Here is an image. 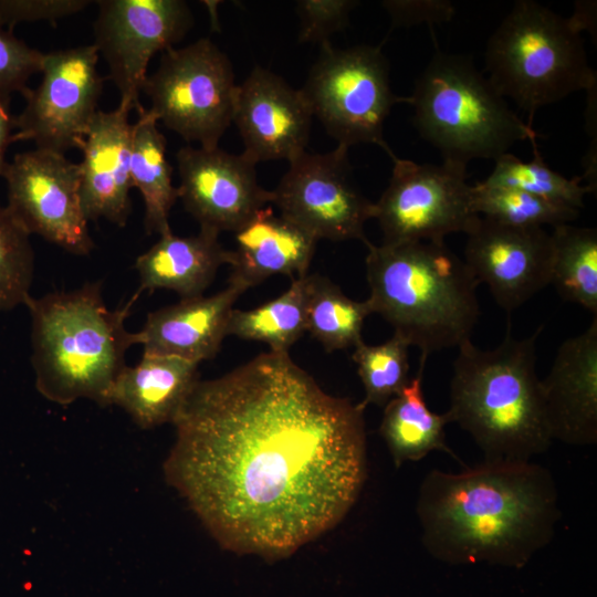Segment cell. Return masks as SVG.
Segmentation results:
<instances>
[{
    "label": "cell",
    "instance_id": "obj_1",
    "mask_svg": "<svg viewBox=\"0 0 597 597\" xmlns=\"http://www.w3.org/2000/svg\"><path fill=\"white\" fill-rule=\"evenodd\" d=\"M364 407L269 350L198 380L172 421L167 482L224 548L274 559L336 526L366 478Z\"/></svg>",
    "mask_w": 597,
    "mask_h": 597
},
{
    "label": "cell",
    "instance_id": "obj_2",
    "mask_svg": "<svg viewBox=\"0 0 597 597\" xmlns=\"http://www.w3.org/2000/svg\"><path fill=\"white\" fill-rule=\"evenodd\" d=\"M416 512L433 558L513 568L551 543L561 517L551 471L505 460H483L459 473L431 470L420 484Z\"/></svg>",
    "mask_w": 597,
    "mask_h": 597
},
{
    "label": "cell",
    "instance_id": "obj_3",
    "mask_svg": "<svg viewBox=\"0 0 597 597\" xmlns=\"http://www.w3.org/2000/svg\"><path fill=\"white\" fill-rule=\"evenodd\" d=\"M542 329L515 338L509 318L498 347L481 349L471 339L458 347L446 415L472 437L484 460L531 461L553 441L535 369Z\"/></svg>",
    "mask_w": 597,
    "mask_h": 597
},
{
    "label": "cell",
    "instance_id": "obj_4",
    "mask_svg": "<svg viewBox=\"0 0 597 597\" xmlns=\"http://www.w3.org/2000/svg\"><path fill=\"white\" fill-rule=\"evenodd\" d=\"M365 244L371 313L420 350V363L471 339L480 316L479 283L444 242Z\"/></svg>",
    "mask_w": 597,
    "mask_h": 597
},
{
    "label": "cell",
    "instance_id": "obj_5",
    "mask_svg": "<svg viewBox=\"0 0 597 597\" xmlns=\"http://www.w3.org/2000/svg\"><path fill=\"white\" fill-rule=\"evenodd\" d=\"M140 290L122 307L111 310L101 282L80 289L28 296L31 363L35 387L48 400L66 406L86 398L109 405L112 388L136 344L125 327Z\"/></svg>",
    "mask_w": 597,
    "mask_h": 597
},
{
    "label": "cell",
    "instance_id": "obj_6",
    "mask_svg": "<svg viewBox=\"0 0 597 597\" xmlns=\"http://www.w3.org/2000/svg\"><path fill=\"white\" fill-rule=\"evenodd\" d=\"M407 103L416 129L443 160L465 166L478 158L495 160L515 143L537 139L465 55L437 50Z\"/></svg>",
    "mask_w": 597,
    "mask_h": 597
},
{
    "label": "cell",
    "instance_id": "obj_7",
    "mask_svg": "<svg viewBox=\"0 0 597 597\" xmlns=\"http://www.w3.org/2000/svg\"><path fill=\"white\" fill-rule=\"evenodd\" d=\"M486 77L527 113L596 86L579 29L547 7L519 0L489 38Z\"/></svg>",
    "mask_w": 597,
    "mask_h": 597
},
{
    "label": "cell",
    "instance_id": "obj_8",
    "mask_svg": "<svg viewBox=\"0 0 597 597\" xmlns=\"http://www.w3.org/2000/svg\"><path fill=\"white\" fill-rule=\"evenodd\" d=\"M313 116L337 145L375 144L396 158L384 138L392 106L407 103L391 90L388 61L379 46L334 48L321 44L301 88Z\"/></svg>",
    "mask_w": 597,
    "mask_h": 597
},
{
    "label": "cell",
    "instance_id": "obj_9",
    "mask_svg": "<svg viewBox=\"0 0 597 597\" xmlns=\"http://www.w3.org/2000/svg\"><path fill=\"white\" fill-rule=\"evenodd\" d=\"M238 84L229 57L207 38L161 52L143 92L168 129L202 148L219 147L233 119Z\"/></svg>",
    "mask_w": 597,
    "mask_h": 597
},
{
    "label": "cell",
    "instance_id": "obj_10",
    "mask_svg": "<svg viewBox=\"0 0 597 597\" xmlns=\"http://www.w3.org/2000/svg\"><path fill=\"white\" fill-rule=\"evenodd\" d=\"M389 184L375 202L383 244L443 243L451 233H468L478 218L472 210L467 166L394 158Z\"/></svg>",
    "mask_w": 597,
    "mask_h": 597
},
{
    "label": "cell",
    "instance_id": "obj_11",
    "mask_svg": "<svg viewBox=\"0 0 597 597\" xmlns=\"http://www.w3.org/2000/svg\"><path fill=\"white\" fill-rule=\"evenodd\" d=\"M98 57L93 44L45 53L41 81L29 88L25 106L15 116L13 143L32 140L35 148L64 155L80 149L104 85Z\"/></svg>",
    "mask_w": 597,
    "mask_h": 597
},
{
    "label": "cell",
    "instance_id": "obj_12",
    "mask_svg": "<svg viewBox=\"0 0 597 597\" xmlns=\"http://www.w3.org/2000/svg\"><path fill=\"white\" fill-rule=\"evenodd\" d=\"M94 43L121 94L119 105L140 109L150 60L180 42L193 25L182 0H100Z\"/></svg>",
    "mask_w": 597,
    "mask_h": 597
},
{
    "label": "cell",
    "instance_id": "obj_13",
    "mask_svg": "<svg viewBox=\"0 0 597 597\" xmlns=\"http://www.w3.org/2000/svg\"><path fill=\"white\" fill-rule=\"evenodd\" d=\"M348 148L337 145L328 153L304 151L290 161L272 190V203L316 240H362L365 223L375 216V202L352 179Z\"/></svg>",
    "mask_w": 597,
    "mask_h": 597
},
{
    "label": "cell",
    "instance_id": "obj_14",
    "mask_svg": "<svg viewBox=\"0 0 597 597\" xmlns=\"http://www.w3.org/2000/svg\"><path fill=\"white\" fill-rule=\"evenodd\" d=\"M7 208L31 234L77 255L88 254L90 235L80 197V165L64 154L34 148L7 164Z\"/></svg>",
    "mask_w": 597,
    "mask_h": 597
},
{
    "label": "cell",
    "instance_id": "obj_15",
    "mask_svg": "<svg viewBox=\"0 0 597 597\" xmlns=\"http://www.w3.org/2000/svg\"><path fill=\"white\" fill-rule=\"evenodd\" d=\"M176 160L179 199L200 228L237 232L272 203V190L260 186L256 165L243 154L185 146Z\"/></svg>",
    "mask_w": 597,
    "mask_h": 597
},
{
    "label": "cell",
    "instance_id": "obj_16",
    "mask_svg": "<svg viewBox=\"0 0 597 597\" xmlns=\"http://www.w3.org/2000/svg\"><path fill=\"white\" fill-rule=\"evenodd\" d=\"M465 234L463 261L507 315L551 284L552 240L543 228L479 217Z\"/></svg>",
    "mask_w": 597,
    "mask_h": 597
},
{
    "label": "cell",
    "instance_id": "obj_17",
    "mask_svg": "<svg viewBox=\"0 0 597 597\" xmlns=\"http://www.w3.org/2000/svg\"><path fill=\"white\" fill-rule=\"evenodd\" d=\"M313 114L301 90L274 72L254 66L238 84L233 119L243 155L255 165L285 159L306 150Z\"/></svg>",
    "mask_w": 597,
    "mask_h": 597
},
{
    "label": "cell",
    "instance_id": "obj_18",
    "mask_svg": "<svg viewBox=\"0 0 597 597\" xmlns=\"http://www.w3.org/2000/svg\"><path fill=\"white\" fill-rule=\"evenodd\" d=\"M541 388L552 440L596 444L597 316L584 332L561 344Z\"/></svg>",
    "mask_w": 597,
    "mask_h": 597
},
{
    "label": "cell",
    "instance_id": "obj_19",
    "mask_svg": "<svg viewBox=\"0 0 597 597\" xmlns=\"http://www.w3.org/2000/svg\"><path fill=\"white\" fill-rule=\"evenodd\" d=\"M130 112L119 104L113 111H97L80 148V197L87 221L105 219L124 227L132 212Z\"/></svg>",
    "mask_w": 597,
    "mask_h": 597
},
{
    "label": "cell",
    "instance_id": "obj_20",
    "mask_svg": "<svg viewBox=\"0 0 597 597\" xmlns=\"http://www.w3.org/2000/svg\"><path fill=\"white\" fill-rule=\"evenodd\" d=\"M243 291L232 284L210 296L181 298L147 315L135 333L144 353L175 356L199 364L216 357L228 329L233 305Z\"/></svg>",
    "mask_w": 597,
    "mask_h": 597
},
{
    "label": "cell",
    "instance_id": "obj_21",
    "mask_svg": "<svg viewBox=\"0 0 597 597\" xmlns=\"http://www.w3.org/2000/svg\"><path fill=\"white\" fill-rule=\"evenodd\" d=\"M235 235V249L229 250V284L243 292L272 275L302 277L307 274L316 240L306 230L264 207Z\"/></svg>",
    "mask_w": 597,
    "mask_h": 597
},
{
    "label": "cell",
    "instance_id": "obj_22",
    "mask_svg": "<svg viewBox=\"0 0 597 597\" xmlns=\"http://www.w3.org/2000/svg\"><path fill=\"white\" fill-rule=\"evenodd\" d=\"M197 363L143 354L138 364L125 367L117 377L109 405L123 408L143 429L175 420L199 380Z\"/></svg>",
    "mask_w": 597,
    "mask_h": 597
},
{
    "label": "cell",
    "instance_id": "obj_23",
    "mask_svg": "<svg viewBox=\"0 0 597 597\" xmlns=\"http://www.w3.org/2000/svg\"><path fill=\"white\" fill-rule=\"evenodd\" d=\"M228 259L229 250L220 244L217 231L200 228L189 237L164 233L136 259L139 290H170L181 298L201 296Z\"/></svg>",
    "mask_w": 597,
    "mask_h": 597
},
{
    "label": "cell",
    "instance_id": "obj_24",
    "mask_svg": "<svg viewBox=\"0 0 597 597\" xmlns=\"http://www.w3.org/2000/svg\"><path fill=\"white\" fill-rule=\"evenodd\" d=\"M425 364L420 363L417 376L384 407L379 433L396 468L419 461L431 451L455 457L446 440L444 427L450 423L446 412L436 413L426 402L422 391Z\"/></svg>",
    "mask_w": 597,
    "mask_h": 597
},
{
    "label": "cell",
    "instance_id": "obj_25",
    "mask_svg": "<svg viewBox=\"0 0 597 597\" xmlns=\"http://www.w3.org/2000/svg\"><path fill=\"white\" fill-rule=\"evenodd\" d=\"M133 124L130 179L143 197L144 226L148 234L170 232V210L179 199L172 184V167L167 159V140L157 127V118L142 107Z\"/></svg>",
    "mask_w": 597,
    "mask_h": 597
},
{
    "label": "cell",
    "instance_id": "obj_26",
    "mask_svg": "<svg viewBox=\"0 0 597 597\" xmlns=\"http://www.w3.org/2000/svg\"><path fill=\"white\" fill-rule=\"evenodd\" d=\"M551 284L562 300L597 316V230L569 223L553 228Z\"/></svg>",
    "mask_w": 597,
    "mask_h": 597
},
{
    "label": "cell",
    "instance_id": "obj_27",
    "mask_svg": "<svg viewBox=\"0 0 597 597\" xmlns=\"http://www.w3.org/2000/svg\"><path fill=\"white\" fill-rule=\"evenodd\" d=\"M373 314L368 302L354 301L327 277L306 275L305 328L326 352L356 347L365 318Z\"/></svg>",
    "mask_w": 597,
    "mask_h": 597
},
{
    "label": "cell",
    "instance_id": "obj_28",
    "mask_svg": "<svg viewBox=\"0 0 597 597\" xmlns=\"http://www.w3.org/2000/svg\"><path fill=\"white\" fill-rule=\"evenodd\" d=\"M306 275L294 279L283 294L258 307L247 311L233 308L227 334L265 343L273 352L289 353L306 333Z\"/></svg>",
    "mask_w": 597,
    "mask_h": 597
},
{
    "label": "cell",
    "instance_id": "obj_29",
    "mask_svg": "<svg viewBox=\"0 0 597 597\" xmlns=\"http://www.w3.org/2000/svg\"><path fill=\"white\" fill-rule=\"evenodd\" d=\"M472 210L500 223L519 228H553L577 219L579 210L562 202L481 181L471 187Z\"/></svg>",
    "mask_w": 597,
    "mask_h": 597
},
{
    "label": "cell",
    "instance_id": "obj_30",
    "mask_svg": "<svg viewBox=\"0 0 597 597\" xmlns=\"http://www.w3.org/2000/svg\"><path fill=\"white\" fill-rule=\"evenodd\" d=\"M533 159L523 161L506 153L495 159V166L485 186L516 189L537 197L569 205L576 209L585 207L584 198L591 190L580 185V177L568 179L551 169L543 160L536 139L531 140Z\"/></svg>",
    "mask_w": 597,
    "mask_h": 597
},
{
    "label": "cell",
    "instance_id": "obj_31",
    "mask_svg": "<svg viewBox=\"0 0 597 597\" xmlns=\"http://www.w3.org/2000/svg\"><path fill=\"white\" fill-rule=\"evenodd\" d=\"M409 347L395 333L383 344L367 345L363 341L354 347L353 360L365 390L360 406L385 407L409 384Z\"/></svg>",
    "mask_w": 597,
    "mask_h": 597
},
{
    "label": "cell",
    "instance_id": "obj_32",
    "mask_svg": "<svg viewBox=\"0 0 597 597\" xmlns=\"http://www.w3.org/2000/svg\"><path fill=\"white\" fill-rule=\"evenodd\" d=\"M33 271L30 234L7 207L0 206V313L24 304Z\"/></svg>",
    "mask_w": 597,
    "mask_h": 597
},
{
    "label": "cell",
    "instance_id": "obj_33",
    "mask_svg": "<svg viewBox=\"0 0 597 597\" xmlns=\"http://www.w3.org/2000/svg\"><path fill=\"white\" fill-rule=\"evenodd\" d=\"M44 54L0 22V101L10 103L13 93L27 94L30 77L41 73Z\"/></svg>",
    "mask_w": 597,
    "mask_h": 597
},
{
    "label": "cell",
    "instance_id": "obj_34",
    "mask_svg": "<svg viewBox=\"0 0 597 597\" xmlns=\"http://www.w3.org/2000/svg\"><path fill=\"white\" fill-rule=\"evenodd\" d=\"M359 4L355 0H298L295 9L300 20V43H325L346 28L349 13Z\"/></svg>",
    "mask_w": 597,
    "mask_h": 597
},
{
    "label": "cell",
    "instance_id": "obj_35",
    "mask_svg": "<svg viewBox=\"0 0 597 597\" xmlns=\"http://www.w3.org/2000/svg\"><path fill=\"white\" fill-rule=\"evenodd\" d=\"M90 3L87 0H0V22L9 29L20 22H55Z\"/></svg>",
    "mask_w": 597,
    "mask_h": 597
},
{
    "label": "cell",
    "instance_id": "obj_36",
    "mask_svg": "<svg viewBox=\"0 0 597 597\" xmlns=\"http://www.w3.org/2000/svg\"><path fill=\"white\" fill-rule=\"evenodd\" d=\"M381 6L388 12L392 27H412L428 23L448 22L454 15L455 9L446 0H386Z\"/></svg>",
    "mask_w": 597,
    "mask_h": 597
},
{
    "label": "cell",
    "instance_id": "obj_37",
    "mask_svg": "<svg viewBox=\"0 0 597 597\" xmlns=\"http://www.w3.org/2000/svg\"><path fill=\"white\" fill-rule=\"evenodd\" d=\"M15 132V116L10 113V103L0 101V176L2 177L8 161L6 153Z\"/></svg>",
    "mask_w": 597,
    "mask_h": 597
}]
</instances>
